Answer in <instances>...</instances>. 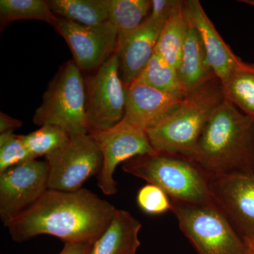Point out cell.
<instances>
[{"label": "cell", "instance_id": "cell-1", "mask_svg": "<svg viewBox=\"0 0 254 254\" xmlns=\"http://www.w3.org/2000/svg\"><path fill=\"white\" fill-rule=\"evenodd\" d=\"M117 210L108 200L86 189L75 191L48 190L6 227L16 242L48 235L64 243L94 244L109 226Z\"/></svg>", "mask_w": 254, "mask_h": 254}, {"label": "cell", "instance_id": "cell-2", "mask_svg": "<svg viewBox=\"0 0 254 254\" xmlns=\"http://www.w3.org/2000/svg\"><path fill=\"white\" fill-rule=\"evenodd\" d=\"M189 159L208 176L254 175V117L225 100Z\"/></svg>", "mask_w": 254, "mask_h": 254}, {"label": "cell", "instance_id": "cell-3", "mask_svg": "<svg viewBox=\"0 0 254 254\" xmlns=\"http://www.w3.org/2000/svg\"><path fill=\"white\" fill-rule=\"evenodd\" d=\"M225 100L221 81L212 78L145 130L150 145L155 151L190 158L209 120Z\"/></svg>", "mask_w": 254, "mask_h": 254}, {"label": "cell", "instance_id": "cell-4", "mask_svg": "<svg viewBox=\"0 0 254 254\" xmlns=\"http://www.w3.org/2000/svg\"><path fill=\"white\" fill-rule=\"evenodd\" d=\"M125 173L160 187L170 199L192 203L211 202L208 175L190 159L155 152L125 162Z\"/></svg>", "mask_w": 254, "mask_h": 254}, {"label": "cell", "instance_id": "cell-5", "mask_svg": "<svg viewBox=\"0 0 254 254\" xmlns=\"http://www.w3.org/2000/svg\"><path fill=\"white\" fill-rule=\"evenodd\" d=\"M170 210L198 254H253L213 201L192 203L171 199Z\"/></svg>", "mask_w": 254, "mask_h": 254}, {"label": "cell", "instance_id": "cell-6", "mask_svg": "<svg viewBox=\"0 0 254 254\" xmlns=\"http://www.w3.org/2000/svg\"><path fill=\"white\" fill-rule=\"evenodd\" d=\"M33 121L38 126L60 127L69 136L88 133L86 84L74 61L63 65L50 82Z\"/></svg>", "mask_w": 254, "mask_h": 254}, {"label": "cell", "instance_id": "cell-7", "mask_svg": "<svg viewBox=\"0 0 254 254\" xmlns=\"http://www.w3.org/2000/svg\"><path fill=\"white\" fill-rule=\"evenodd\" d=\"M120 67L115 53L85 81L88 133L108 129L123 120L127 90L119 75Z\"/></svg>", "mask_w": 254, "mask_h": 254}, {"label": "cell", "instance_id": "cell-8", "mask_svg": "<svg viewBox=\"0 0 254 254\" xmlns=\"http://www.w3.org/2000/svg\"><path fill=\"white\" fill-rule=\"evenodd\" d=\"M48 190L75 191L93 175L100 173L103 155L90 133L70 136L62 148L46 156Z\"/></svg>", "mask_w": 254, "mask_h": 254}, {"label": "cell", "instance_id": "cell-9", "mask_svg": "<svg viewBox=\"0 0 254 254\" xmlns=\"http://www.w3.org/2000/svg\"><path fill=\"white\" fill-rule=\"evenodd\" d=\"M103 155V167L97 176V185L105 195L118 191L114 173L120 163L138 155L154 153L146 131L122 120L115 127L103 131L91 132Z\"/></svg>", "mask_w": 254, "mask_h": 254}, {"label": "cell", "instance_id": "cell-10", "mask_svg": "<svg viewBox=\"0 0 254 254\" xmlns=\"http://www.w3.org/2000/svg\"><path fill=\"white\" fill-rule=\"evenodd\" d=\"M48 190L46 161L30 160L0 173V218L4 226L36 203Z\"/></svg>", "mask_w": 254, "mask_h": 254}, {"label": "cell", "instance_id": "cell-11", "mask_svg": "<svg viewBox=\"0 0 254 254\" xmlns=\"http://www.w3.org/2000/svg\"><path fill=\"white\" fill-rule=\"evenodd\" d=\"M210 198L244 240L254 241V175L208 176Z\"/></svg>", "mask_w": 254, "mask_h": 254}, {"label": "cell", "instance_id": "cell-12", "mask_svg": "<svg viewBox=\"0 0 254 254\" xmlns=\"http://www.w3.org/2000/svg\"><path fill=\"white\" fill-rule=\"evenodd\" d=\"M53 26L67 43L80 69H98L116 50L118 31L110 21L89 26L58 17Z\"/></svg>", "mask_w": 254, "mask_h": 254}, {"label": "cell", "instance_id": "cell-13", "mask_svg": "<svg viewBox=\"0 0 254 254\" xmlns=\"http://www.w3.org/2000/svg\"><path fill=\"white\" fill-rule=\"evenodd\" d=\"M168 16H148L136 29L127 34L118 35L115 53L120 59L126 90L136 81L155 54L160 32Z\"/></svg>", "mask_w": 254, "mask_h": 254}, {"label": "cell", "instance_id": "cell-14", "mask_svg": "<svg viewBox=\"0 0 254 254\" xmlns=\"http://www.w3.org/2000/svg\"><path fill=\"white\" fill-rule=\"evenodd\" d=\"M183 99L134 81L127 89L123 121L146 130L163 120Z\"/></svg>", "mask_w": 254, "mask_h": 254}, {"label": "cell", "instance_id": "cell-15", "mask_svg": "<svg viewBox=\"0 0 254 254\" xmlns=\"http://www.w3.org/2000/svg\"><path fill=\"white\" fill-rule=\"evenodd\" d=\"M189 21L199 33L214 74L221 81L242 61L227 46L198 0L185 1Z\"/></svg>", "mask_w": 254, "mask_h": 254}, {"label": "cell", "instance_id": "cell-16", "mask_svg": "<svg viewBox=\"0 0 254 254\" xmlns=\"http://www.w3.org/2000/svg\"><path fill=\"white\" fill-rule=\"evenodd\" d=\"M141 222L129 212L117 210L109 226L93 245L91 254H136L141 246Z\"/></svg>", "mask_w": 254, "mask_h": 254}, {"label": "cell", "instance_id": "cell-17", "mask_svg": "<svg viewBox=\"0 0 254 254\" xmlns=\"http://www.w3.org/2000/svg\"><path fill=\"white\" fill-rule=\"evenodd\" d=\"M177 71L188 95L216 77L209 64L199 33L190 22Z\"/></svg>", "mask_w": 254, "mask_h": 254}, {"label": "cell", "instance_id": "cell-18", "mask_svg": "<svg viewBox=\"0 0 254 254\" xmlns=\"http://www.w3.org/2000/svg\"><path fill=\"white\" fill-rule=\"evenodd\" d=\"M189 25L185 1H178L165 20L155 51L176 69L181 62Z\"/></svg>", "mask_w": 254, "mask_h": 254}, {"label": "cell", "instance_id": "cell-19", "mask_svg": "<svg viewBox=\"0 0 254 254\" xmlns=\"http://www.w3.org/2000/svg\"><path fill=\"white\" fill-rule=\"evenodd\" d=\"M50 9L58 17L94 26L109 21V0H50Z\"/></svg>", "mask_w": 254, "mask_h": 254}, {"label": "cell", "instance_id": "cell-20", "mask_svg": "<svg viewBox=\"0 0 254 254\" xmlns=\"http://www.w3.org/2000/svg\"><path fill=\"white\" fill-rule=\"evenodd\" d=\"M222 84L225 99L254 117V64L241 62Z\"/></svg>", "mask_w": 254, "mask_h": 254}, {"label": "cell", "instance_id": "cell-21", "mask_svg": "<svg viewBox=\"0 0 254 254\" xmlns=\"http://www.w3.org/2000/svg\"><path fill=\"white\" fill-rule=\"evenodd\" d=\"M136 82L185 99L188 95L176 68L155 53ZM134 82V81H133Z\"/></svg>", "mask_w": 254, "mask_h": 254}, {"label": "cell", "instance_id": "cell-22", "mask_svg": "<svg viewBox=\"0 0 254 254\" xmlns=\"http://www.w3.org/2000/svg\"><path fill=\"white\" fill-rule=\"evenodd\" d=\"M150 11L149 0H109V21L118 29V35L136 29Z\"/></svg>", "mask_w": 254, "mask_h": 254}, {"label": "cell", "instance_id": "cell-23", "mask_svg": "<svg viewBox=\"0 0 254 254\" xmlns=\"http://www.w3.org/2000/svg\"><path fill=\"white\" fill-rule=\"evenodd\" d=\"M0 17L6 23L18 20H41L52 26L58 18L47 1L43 0H1Z\"/></svg>", "mask_w": 254, "mask_h": 254}, {"label": "cell", "instance_id": "cell-24", "mask_svg": "<svg viewBox=\"0 0 254 254\" xmlns=\"http://www.w3.org/2000/svg\"><path fill=\"white\" fill-rule=\"evenodd\" d=\"M69 138L64 130L54 125H43L36 131L22 135L23 143L35 160L62 148Z\"/></svg>", "mask_w": 254, "mask_h": 254}, {"label": "cell", "instance_id": "cell-25", "mask_svg": "<svg viewBox=\"0 0 254 254\" xmlns=\"http://www.w3.org/2000/svg\"><path fill=\"white\" fill-rule=\"evenodd\" d=\"M35 160L23 143L22 135L14 131L0 133V173L14 165Z\"/></svg>", "mask_w": 254, "mask_h": 254}, {"label": "cell", "instance_id": "cell-26", "mask_svg": "<svg viewBox=\"0 0 254 254\" xmlns=\"http://www.w3.org/2000/svg\"><path fill=\"white\" fill-rule=\"evenodd\" d=\"M137 203L143 212L150 215H158L171 210L169 195L160 187L150 184L138 190Z\"/></svg>", "mask_w": 254, "mask_h": 254}, {"label": "cell", "instance_id": "cell-27", "mask_svg": "<svg viewBox=\"0 0 254 254\" xmlns=\"http://www.w3.org/2000/svg\"><path fill=\"white\" fill-rule=\"evenodd\" d=\"M178 1L175 0H153L149 16L161 17L167 16Z\"/></svg>", "mask_w": 254, "mask_h": 254}, {"label": "cell", "instance_id": "cell-28", "mask_svg": "<svg viewBox=\"0 0 254 254\" xmlns=\"http://www.w3.org/2000/svg\"><path fill=\"white\" fill-rule=\"evenodd\" d=\"M93 245L94 244L66 242L59 254H91Z\"/></svg>", "mask_w": 254, "mask_h": 254}, {"label": "cell", "instance_id": "cell-29", "mask_svg": "<svg viewBox=\"0 0 254 254\" xmlns=\"http://www.w3.org/2000/svg\"><path fill=\"white\" fill-rule=\"evenodd\" d=\"M22 122L12 118L2 112L0 113V133L14 131L22 126Z\"/></svg>", "mask_w": 254, "mask_h": 254}, {"label": "cell", "instance_id": "cell-30", "mask_svg": "<svg viewBox=\"0 0 254 254\" xmlns=\"http://www.w3.org/2000/svg\"><path fill=\"white\" fill-rule=\"evenodd\" d=\"M245 242H247V245L252 250V253L254 254V241L252 240H245Z\"/></svg>", "mask_w": 254, "mask_h": 254}, {"label": "cell", "instance_id": "cell-31", "mask_svg": "<svg viewBox=\"0 0 254 254\" xmlns=\"http://www.w3.org/2000/svg\"><path fill=\"white\" fill-rule=\"evenodd\" d=\"M240 1V2L250 5V6H254V0H242V1Z\"/></svg>", "mask_w": 254, "mask_h": 254}]
</instances>
